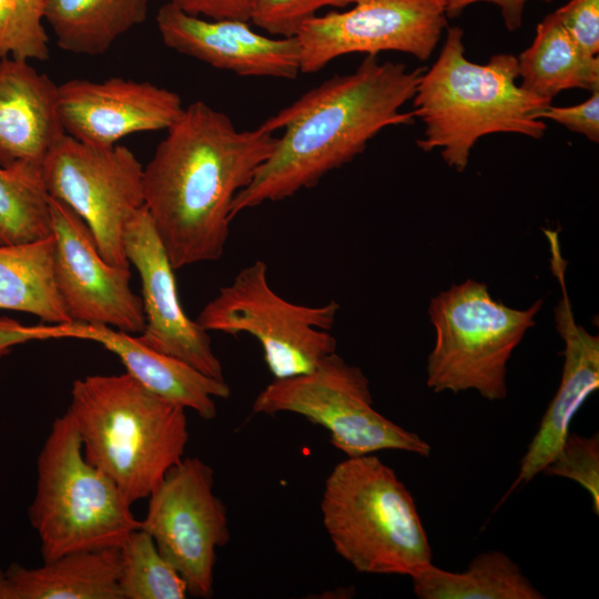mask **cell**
I'll list each match as a JSON object with an SVG mask.
<instances>
[{"label": "cell", "mask_w": 599, "mask_h": 599, "mask_svg": "<svg viewBox=\"0 0 599 599\" xmlns=\"http://www.w3.org/2000/svg\"><path fill=\"white\" fill-rule=\"evenodd\" d=\"M276 141L203 101L184 106L143 166L144 207L174 270L222 257L232 203Z\"/></svg>", "instance_id": "obj_1"}, {"label": "cell", "mask_w": 599, "mask_h": 599, "mask_svg": "<svg viewBox=\"0 0 599 599\" xmlns=\"http://www.w3.org/2000/svg\"><path fill=\"white\" fill-rule=\"evenodd\" d=\"M423 73L366 55L352 73L332 77L265 120L261 128L284 133L236 194L231 219L314 186L361 154L383 129L410 123L413 112L400 109L414 98Z\"/></svg>", "instance_id": "obj_2"}, {"label": "cell", "mask_w": 599, "mask_h": 599, "mask_svg": "<svg viewBox=\"0 0 599 599\" xmlns=\"http://www.w3.org/2000/svg\"><path fill=\"white\" fill-rule=\"evenodd\" d=\"M464 31L447 30L440 53L422 74L414 95V116L425 125L417 145L439 149L445 162L463 172L476 142L493 133H517L541 139L546 123L538 114L551 100L517 84L518 59L497 54L486 64L465 55Z\"/></svg>", "instance_id": "obj_3"}, {"label": "cell", "mask_w": 599, "mask_h": 599, "mask_svg": "<svg viewBox=\"0 0 599 599\" xmlns=\"http://www.w3.org/2000/svg\"><path fill=\"white\" fill-rule=\"evenodd\" d=\"M84 457L131 505L146 499L189 443L185 408L148 389L129 373L75 379L65 412Z\"/></svg>", "instance_id": "obj_4"}, {"label": "cell", "mask_w": 599, "mask_h": 599, "mask_svg": "<svg viewBox=\"0 0 599 599\" xmlns=\"http://www.w3.org/2000/svg\"><path fill=\"white\" fill-rule=\"evenodd\" d=\"M321 511L334 550L358 572L413 577L432 562L410 491L374 454L346 457L332 469Z\"/></svg>", "instance_id": "obj_5"}, {"label": "cell", "mask_w": 599, "mask_h": 599, "mask_svg": "<svg viewBox=\"0 0 599 599\" xmlns=\"http://www.w3.org/2000/svg\"><path fill=\"white\" fill-rule=\"evenodd\" d=\"M131 506L116 485L87 460L69 415L57 417L37 459L35 494L28 509L43 561L121 547L140 528Z\"/></svg>", "instance_id": "obj_6"}, {"label": "cell", "mask_w": 599, "mask_h": 599, "mask_svg": "<svg viewBox=\"0 0 599 599\" xmlns=\"http://www.w3.org/2000/svg\"><path fill=\"white\" fill-rule=\"evenodd\" d=\"M542 300L525 309L491 297L485 283L467 280L432 298L435 329L426 384L435 393L476 390L488 400L506 398L507 364L540 311Z\"/></svg>", "instance_id": "obj_7"}, {"label": "cell", "mask_w": 599, "mask_h": 599, "mask_svg": "<svg viewBox=\"0 0 599 599\" xmlns=\"http://www.w3.org/2000/svg\"><path fill=\"white\" fill-rule=\"evenodd\" d=\"M338 311L335 301L306 306L283 298L270 286L266 263L256 260L221 287L195 321L207 332L255 337L273 377L286 378L312 370L336 352L329 329Z\"/></svg>", "instance_id": "obj_8"}, {"label": "cell", "mask_w": 599, "mask_h": 599, "mask_svg": "<svg viewBox=\"0 0 599 599\" xmlns=\"http://www.w3.org/2000/svg\"><path fill=\"white\" fill-rule=\"evenodd\" d=\"M252 409L268 416L292 413L322 426L328 432L333 446L346 457L385 449L423 457L430 454L429 444L419 435L374 408L368 378L336 352L307 373L274 378L255 397Z\"/></svg>", "instance_id": "obj_9"}, {"label": "cell", "mask_w": 599, "mask_h": 599, "mask_svg": "<svg viewBox=\"0 0 599 599\" xmlns=\"http://www.w3.org/2000/svg\"><path fill=\"white\" fill-rule=\"evenodd\" d=\"M49 196L89 226L106 263L130 268L123 233L144 206L143 165L124 145L98 148L64 134L42 163Z\"/></svg>", "instance_id": "obj_10"}, {"label": "cell", "mask_w": 599, "mask_h": 599, "mask_svg": "<svg viewBox=\"0 0 599 599\" xmlns=\"http://www.w3.org/2000/svg\"><path fill=\"white\" fill-rule=\"evenodd\" d=\"M146 499L140 527L185 580L189 595L211 598L216 549L231 539L226 507L214 494L213 468L197 457H183Z\"/></svg>", "instance_id": "obj_11"}, {"label": "cell", "mask_w": 599, "mask_h": 599, "mask_svg": "<svg viewBox=\"0 0 599 599\" xmlns=\"http://www.w3.org/2000/svg\"><path fill=\"white\" fill-rule=\"evenodd\" d=\"M447 0H353L354 7L306 21L296 40L301 73L322 70L351 53L376 57L398 51L422 61L436 48L446 27Z\"/></svg>", "instance_id": "obj_12"}, {"label": "cell", "mask_w": 599, "mask_h": 599, "mask_svg": "<svg viewBox=\"0 0 599 599\" xmlns=\"http://www.w3.org/2000/svg\"><path fill=\"white\" fill-rule=\"evenodd\" d=\"M50 211L55 283L71 319L141 334L143 304L130 286V268L104 261L89 226L68 205L50 197Z\"/></svg>", "instance_id": "obj_13"}, {"label": "cell", "mask_w": 599, "mask_h": 599, "mask_svg": "<svg viewBox=\"0 0 599 599\" xmlns=\"http://www.w3.org/2000/svg\"><path fill=\"white\" fill-rule=\"evenodd\" d=\"M123 240L126 258L141 277L145 325L138 338L161 354L225 380L209 332L191 319L180 303L175 270L144 206L126 223Z\"/></svg>", "instance_id": "obj_14"}, {"label": "cell", "mask_w": 599, "mask_h": 599, "mask_svg": "<svg viewBox=\"0 0 599 599\" xmlns=\"http://www.w3.org/2000/svg\"><path fill=\"white\" fill-rule=\"evenodd\" d=\"M52 338H78L101 344L115 354L126 373L148 389L185 409L194 410L205 420L216 416L214 399L231 395L225 380L210 377L180 359L148 347L138 336L106 325L72 321L48 326H24L9 318H0V355L17 344Z\"/></svg>", "instance_id": "obj_15"}, {"label": "cell", "mask_w": 599, "mask_h": 599, "mask_svg": "<svg viewBox=\"0 0 599 599\" xmlns=\"http://www.w3.org/2000/svg\"><path fill=\"white\" fill-rule=\"evenodd\" d=\"M58 99L65 134L98 148L133 133L167 130L184 110L177 93L123 78L72 79L59 84Z\"/></svg>", "instance_id": "obj_16"}, {"label": "cell", "mask_w": 599, "mask_h": 599, "mask_svg": "<svg viewBox=\"0 0 599 599\" xmlns=\"http://www.w3.org/2000/svg\"><path fill=\"white\" fill-rule=\"evenodd\" d=\"M545 234L551 254L550 267L562 294L555 308L556 328L565 343L562 374L559 387L520 460L518 475L499 505L521 485L542 473L570 433L575 415L599 388V337L576 322L565 283L567 263L561 255L558 234L550 230Z\"/></svg>", "instance_id": "obj_17"}, {"label": "cell", "mask_w": 599, "mask_h": 599, "mask_svg": "<svg viewBox=\"0 0 599 599\" xmlns=\"http://www.w3.org/2000/svg\"><path fill=\"white\" fill-rule=\"evenodd\" d=\"M156 28L162 42L181 54L241 77L293 80L301 73L295 37L271 38L234 19H206L166 2Z\"/></svg>", "instance_id": "obj_18"}, {"label": "cell", "mask_w": 599, "mask_h": 599, "mask_svg": "<svg viewBox=\"0 0 599 599\" xmlns=\"http://www.w3.org/2000/svg\"><path fill=\"white\" fill-rule=\"evenodd\" d=\"M59 84L30 61L0 60V165H41L65 134L58 99Z\"/></svg>", "instance_id": "obj_19"}, {"label": "cell", "mask_w": 599, "mask_h": 599, "mask_svg": "<svg viewBox=\"0 0 599 599\" xmlns=\"http://www.w3.org/2000/svg\"><path fill=\"white\" fill-rule=\"evenodd\" d=\"M120 547L74 551L41 567L12 564L6 576L11 599H123Z\"/></svg>", "instance_id": "obj_20"}, {"label": "cell", "mask_w": 599, "mask_h": 599, "mask_svg": "<svg viewBox=\"0 0 599 599\" xmlns=\"http://www.w3.org/2000/svg\"><path fill=\"white\" fill-rule=\"evenodd\" d=\"M55 238L0 246V308L32 314L43 322H72L54 276Z\"/></svg>", "instance_id": "obj_21"}, {"label": "cell", "mask_w": 599, "mask_h": 599, "mask_svg": "<svg viewBox=\"0 0 599 599\" xmlns=\"http://www.w3.org/2000/svg\"><path fill=\"white\" fill-rule=\"evenodd\" d=\"M151 0H47L45 21L64 51L99 55L144 22Z\"/></svg>", "instance_id": "obj_22"}, {"label": "cell", "mask_w": 599, "mask_h": 599, "mask_svg": "<svg viewBox=\"0 0 599 599\" xmlns=\"http://www.w3.org/2000/svg\"><path fill=\"white\" fill-rule=\"evenodd\" d=\"M517 59L520 87L538 97L552 100L568 89L599 90V58L586 54L554 12L537 26L531 45Z\"/></svg>", "instance_id": "obj_23"}, {"label": "cell", "mask_w": 599, "mask_h": 599, "mask_svg": "<svg viewBox=\"0 0 599 599\" xmlns=\"http://www.w3.org/2000/svg\"><path fill=\"white\" fill-rule=\"evenodd\" d=\"M419 599H542L521 568L500 550L475 556L461 572L433 565L410 577Z\"/></svg>", "instance_id": "obj_24"}, {"label": "cell", "mask_w": 599, "mask_h": 599, "mask_svg": "<svg viewBox=\"0 0 599 599\" xmlns=\"http://www.w3.org/2000/svg\"><path fill=\"white\" fill-rule=\"evenodd\" d=\"M51 234L50 196L42 166L0 165V246L32 242Z\"/></svg>", "instance_id": "obj_25"}, {"label": "cell", "mask_w": 599, "mask_h": 599, "mask_svg": "<svg viewBox=\"0 0 599 599\" xmlns=\"http://www.w3.org/2000/svg\"><path fill=\"white\" fill-rule=\"evenodd\" d=\"M119 586L123 599H184L187 585L141 527L120 547Z\"/></svg>", "instance_id": "obj_26"}, {"label": "cell", "mask_w": 599, "mask_h": 599, "mask_svg": "<svg viewBox=\"0 0 599 599\" xmlns=\"http://www.w3.org/2000/svg\"><path fill=\"white\" fill-rule=\"evenodd\" d=\"M45 8L47 0H0V60L50 58Z\"/></svg>", "instance_id": "obj_27"}, {"label": "cell", "mask_w": 599, "mask_h": 599, "mask_svg": "<svg viewBox=\"0 0 599 599\" xmlns=\"http://www.w3.org/2000/svg\"><path fill=\"white\" fill-rule=\"evenodd\" d=\"M542 473L578 483L590 495L595 515H599V435L597 433L591 436L569 433Z\"/></svg>", "instance_id": "obj_28"}, {"label": "cell", "mask_w": 599, "mask_h": 599, "mask_svg": "<svg viewBox=\"0 0 599 599\" xmlns=\"http://www.w3.org/2000/svg\"><path fill=\"white\" fill-rule=\"evenodd\" d=\"M352 3L353 0H253L250 21L275 37L293 38L321 9Z\"/></svg>", "instance_id": "obj_29"}, {"label": "cell", "mask_w": 599, "mask_h": 599, "mask_svg": "<svg viewBox=\"0 0 599 599\" xmlns=\"http://www.w3.org/2000/svg\"><path fill=\"white\" fill-rule=\"evenodd\" d=\"M554 13L586 54L598 57L599 0H570Z\"/></svg>", "instance_id": "obj_30"}, {"label": "cell", "mask_w": 599, "mask_h": 599, "mask_svg": "<svg viewBox=\"0 0 599 599\" xmlns=\"http://www.w3.org/2000/svg\"><path fill=\"white\" fill-rule=\"evenodd\" d=\"M539 120L549 119L567 129L586 135L592 142L599 141V90L589 99L572 106L548 105L538 114Z\"/></svg>", "instance_id": "obj_31"}, {"label": "cell", "mask_w": 599, "mask_h": 599, "mask_svg": "<svg viewBox=\"0 0 599 599\" xmlns=\"http://www.w3.org/2000/svg\"><path fill=\"white\" fill-rule=\"evenodd\" d=\"M181 10L206 19L250 21L253 0H167Z\"/></svg>", "instance_id": "obj_32"}, {"label": "cell", "mask_w": 599, "mask_h": 599, "mask_svg": "<svg viewBox=\"0 0 599 599\" xmlns=\"http://www.w3.org/2000/svg\"><path fill=\"white\" fill-rule=\"evenodd\" d=\"M528 0H447L446 14L449 18L456 17L470 4L477 2H489L500 8L504 23L509 31L517 30L522 23L524 9ZM552 2L554 0H541Z\"/></svg>", "instance_id": "obj_33"}, {"label": "cell", "mask_w": 599, "mask_h": 599, "mask_svg": "<svg viewBox=\"0 0 599 599\" xmlns=\"http://www.w3.org/2000/svg\"><path fill=\"white\" fill-rule=\"evenodd\" d=\"M0 599H11L9 582L6 571L0 569Z\"/></svg>", "instance_id": "obj_34"}]
</instances>
